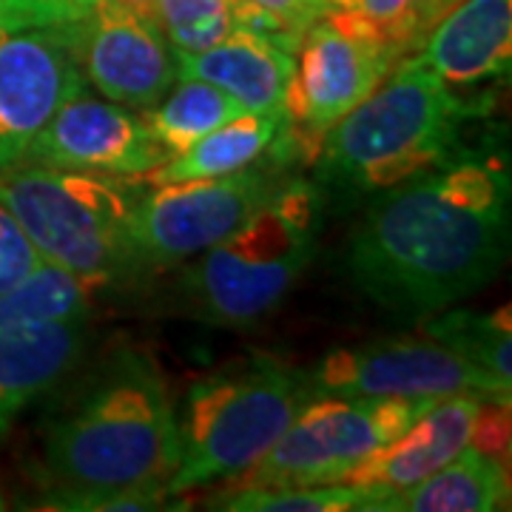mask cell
I'll use <instances>...</instances> for the list:
<instances>
[{
    "mask_svg": "<svg viewBox=\"0 0 512 512\" xmlns=\"http://www.w3.org/2000/svg\"><path fill=\"white\" fill-rule=\"evenodd\" d=\"M26 160L49 168L140 177L168 160L143 117L111 100L72 97L29 146Z\"/></svg>",
    "mask_w": 512,
    "mask_h": 512,
    "instance_id": "cell-13",
    "label": "cell"
},
{
    "mask_svg": "<svg viewBox=\"0 0 512 512\" xmlns=\"http://www.w3.org/2000/svg\"><path fill=\"white\" fill-rule=\"evenodd\" d=\"M40 262L32 242L12 220V214L0 205V293L15 288L23 276Z\"/></svg>",
    "mask_w": 512,
    "mask_h": 512,
    "instance_id": "cell-29",
    "label": "cell"
},
{
    "mask_svg": "<svg viewBox=\"0 0 512 512\" xmlns=\"http://www.w3.org/2000/svg\"><path fill=\"white\" fill-rule=\"evenodd\" d=\"M157 26L174 52H202L256 20L245 0H157Z\"/></svg>",
    "mask_w": 512,
    "mask_h": 512,
    "instance_id": "cell-24",
    "label": "cell"
},
{
    "mask_svg": "<svg viewBox=\"0 0 512 512\" xmlns=\"http://www.w3.org/2000/svg\"><path fill=\"white\" fill-rule=\"evenodd\" d=\"M94 6V0H0V15L12 23V29L32 26H57L80 20Z\"/></svg>",
    "mask_w": 512,
    "mask_h": 512,
    "instance_id": "cell-28",
    "label": "cell"
},
{
    "mask_svg": "<svg viewBox=\"0 0 512 512\" xmlns=\"http://www.w3.org/2000/svg\"><path fill=\"white\" fill-rule=\"evenodd\" d=\"M177 461L180 430L163 373L137 350L109 356L66 399L43 436L52 487L168 484Z\"/></svg>",
    "mask_w": 512,
    "mask_h": 512,
    "instance_id": "cell-2",
    "label": "cell"
},
{
    "mask_svg": "<svg viewBox=\"0 0 512 512\" xmlns=\"http://www.w3.org/2000/svg\"><path fill=\"white\" fill-rule=\"evenodd\" d=\"M276 188L271 174L251 168L214 180L154 185L128 222L137 265H177L200 256L237 231Z\"/></svg>",
    "mask_w": 512,
    "mask_h": 512,
    "instance_id": "cell-9",
    "label": "cell"
},
{
    "mask_svg": "<svg viewBox=\"0 0 512 512\" xmlns=\"http://www.w3.org/2000/svg\"><path fill=\"white\" fill-rule=\"evenodd\" d=\"M293 46L239 26L202 52H174L177 77H194L228 92L245 111L285 120L293 74Z\"/></svg>",
    "mask_w": 512,
    "mask_h": 512,
    "instance_id": "cell-15",
    "label": "cell"
},
{
    "mask_svg": "<svg viewBox=\"0 0 512 512\" xmlns=\"http://www.w3.org/2000/svg\"><path fill=\"white\" fill-rule=\"evenodd\" d=\"M453 3H458V0H453Z\"/></svg>",
    "mask_w": 512,
    "mask_h": 512,
    "instance_id": "cell-34",
    "label": "cell"
},
{
    "mask_svg": "<svg viewBox=\"0 0 512 512\" xmlns=\"http://www.w3.org/2000/svg\"><path fill=\"white\" fill-rule=\"evenodd\" d=\"M436 402L433 396H313L231 487L342 484L356 464L399 439Z\"/></svg>",
    "mask_w": 512,
    "mask_h": 512,
    "instance_id": "cell-7",
    "label": "cell"
},
{
    "mask_svg": "<svg viewBox=\"0 0 512 512\" xmlns=\"http://www.w3.org/2000/svg\"><path fill=\"white\" fill-rule=\"evenodd\" d=\"M350 234L345 274L384 311L433 316L490 285L510 256V163L456 157L382 191Z\"/></svg>",
    "mask_w": 512,
    "mask_h": 512,
    "instance_id": "cell-1",
    "label": "cell"
},
{
    "mask_svg": "<svg viewBox=\"0 0 512 512\" xmlns=\"http://www.w3.org/2000/svg\"><path fill=\"white\" fill-rule=\"evenodd\" d=\"M9 32H15V29H12V23H9V20L3 18V15H0V40H3V37L9 35Z\"/></svg>",
    "mask_w": 512,
    "mask_h": 512,
    "instance_id": "cell-32",
    "label": "cell"
},
{
    "mask_svg": "<svg viewBox=\"0 0 512 512\" xmlns=\"http://www.w3.org/2000/svg\"><path fill=\"white\" fill-rule=\"evenodd\" d=\"M165 498H171L165 484H137L120 490H72L52 487L43 495L46 510L72 512H120V510H160Z\"/></svg>",
    "mask_w": 512,
    "mask_h": 512,
    "instance_id": "cell-26",
    "label": "cell"
},
{
    "mask_svg": "<svg viewBox=\"0 0 512 512\" xmlns=\"http://www.w3.org/2000/svg\"><path fill=\"white\" fill-rule=\"evenodd\" d=\"M450 89H473L510 72L512 0H458L416 55Z\"/></svg>",
    "mask_w": 512,
    "mask_h": 512,
    "instance_id": "cell-16",
    "label": "cell"
},
{
    "mask_svg": "<svg viewBox=\"0 0 512 512\" xmlns=\"http://www.w3.org/2000/svg\"><path fill=\"white\" fill-rule=\"evenodd\" d=\"M390 490L356 484H316V487H234L211 501L214 510L231 512H384Z\"/></svg>",
    "mask_w": 512,
    "mask_h": 512,
    "instance_id": "cell-22",
    "label": "cell"
},
{
    "mask_svg": "<svg viewBox=\"0 0 512 512\" xmlns=\"http://www.w3.org/2000/svg\"><path fill=\"white\" fill-rule=\"evenodd\" d=\"M143 111V123L154 134V140L168 151V157H174L208 131L245 114V106L205 80L177 77L174 86Z\"/></svg>",
    "mask_w": 512,
    "mask_h": 512,
    "instance_id": "cell-20",
    "label": "cell"
},
{
    "mask_svg": "<svg viewBox=\"0 0 512 512\" xmlns=\"http://www.w3.org/2000/svg\"><path fill=\"white\" fill-rule=\"evenodd\" d=\"M399 63L376 29L348 9H328L302 32L293 52L279 157H316L322 137Z\"/></svg>",
    "mask_w": 512,
    "mask_h": 512,
    "instance_id": "cell-8",
    "label": "cell"
},
{
    "mask_svg": "<svg viewBox=\"0 0 512 512\" xmlns=\"http://www.w3.org/2000/svg\"><path fill=\"white\" fill-rule=\"evenodd\" d=\"M86 77L72 23L18 29L0 40V171L26 160L29 146Z\"/></svg>",
    "mask_w": 512,
    "mask_h": 512,
    "instance_id": "cell-11",
    "label": "cell"
},
{
    "mask_svg": "<svg viewBox=\"0 0 512 512\" xmlns=\"http://www.w3.org/2000/svg\"><path fill=\"white\" fill-rule=\"evenodd\" d=\"M83 345L86 319L0 328V439L37 396L77 365Z\"/></svg>",
    "mask_w": 512,
    "mask_h": 512,
    "instance_id": "cell-17",
    "label": "cell"
},
{
    "mask_svg": "<svg viewBox=\"0 0 512 512\" xmlns=\"http://www.w3.org/2000/svg\"><path fill=\"white\" fill-rule=\"evenodd\" d=\"M0 510H6V501H3V493H0Z\"/></svg>",
    "mask_w": 512,
    "mask_h": 512,
    "instance_id": "cell-33",
    "label": "cell"
},
{
    "mask_svg": "<svg viewBox=\"0 0 512 512\" xmlns=\"http://www.w3.org/2000/svg\"><path fill=\"white\" fill-rule=\"evenodd\" d=\"M421 333L453 348L464 359L490 373L495 382L512 387V322L510 305L493 313L439 311L427 316Z\"/></svg>",
    "mask_w": 512,
    "mask_h": 512,
    "instance_id": "cell-21",
    "label": "cell"
},
{
    "mask_svg": "<svg viewBox=\"0 0 512 512\" xmlns=\"http://www.w3.org/2000/svg\"><path fill=\"white\" fill-rule=\"evenodd\" d=\"M282 131H285V120L245 111L140 177L143 183L151 185L225 177L256 163V157H262L268 148L276 146Z\"/></svg>",
    "mask_w": 512,
    "mask_h": 512,
    "instance_id": "cell-19",
    "label": "cell"
},
{
    "mask_svg": "<svg viewBox=\"0 0 512 512\" xmlns=\"http://www.w3.org/2000/svg\"><path fill=\"white\" fill-rule=\"evenodd\" d=\"M473 114L456 89L407 55L328 128L316 151V177L336 191L382 194L456 160L461 128Z\"/></svg>",
    "mask_w": 512,
    "mask_h": 512,
    "instance_id": "cell-3",
    "label": "cell"
},
{
    "mask_svg": "<svg viewBox=\"0 0 512 512\" xmlns=\"http://www.w3.org/2000/svg\"><path fill=\"white\" fill-rule=\"evenodd\" d=\"M146 185L49 165L0 171V205L12 214L40 259L69 271L89 291L137 271L128 222Z\"/></svg>",
    "mask_w": 512,
    "mask_h": 512,
    "instance_id": "cell-6",
    "label": "cell"
},
{
    "mask_svg": "<svg viewBox=\"0 0 512 512\" xmlns=\"http://www.w3.org/2000/svg\"><path fill=\"white\" fill-rule=\"evenodd\" d=\"M308 376L313 396H453L510 404L512 387L436 339H387L328 353Z\"/></svg>",
    "mask_w": 512,
    "mask_h": 512,
    "instance_id": "cell-10",
    "label": "cell"
},
{
    "mask_svg": "<svg viewBox=\"0 0 512 512\" xmlns=\"http://www.w3.org/2000/svg\"><path fill=\"white\" fill-rule=\"evenodd\" d=\"M507 507V464L476 447H464L433 476L384 498V512H495Z\"/></svg>",
    "mask_w": 512,
    "mask_h": 512,
    "instance_id": "cell-18",
    "label": "cell"
},
{
    "mask_svg": "<svg viewBox=\"0 0 512 512\" xmlns=\"http://www.w3.org/2000/svg\"><path fill=\"white\" fill-rule=\"evenodd\" d=\"M313 399L308 376L265 353L228 362L191 384L177 419L180 461L168 495L234 481L265 456Z\"/></svg>",
    "mask_w": 512,
    "mask_h": 512,
    "instance_id": "cell-5",
    "label": "cell"
},
{
    "mask_svg": "<svg viewBox=\"0 0 512 512\" xmlns=\"http://www.w3.org/2000/svg\"><path fill=\"white\" fill-rule=\"evenodd\" d=\"M72 35L83 77L111 103L148 109L177 80L174 49L160 26L117 0H94L72 20Z\"/></svg>",
    "mask_w": 512,
    "mask_h": 512,
    "instance_id": "cell-12",
    "label": "cell"
},
{
    "mask_svg": "<svg viewBox=\"0 0 512 512\" xmlns=\"http://www.w3.org/2000/svg\"><path fill=\"white\" fill-rule=\"evenodd\" d=\"M470 447H476L481 453L507 464V453H510V404L484 402L476 419V427H473V436H470Z\"/></svg>",
    "mask_w": 512,
    "mask_h": 512,
    "instance_id": "cell-30",
    "label": "cell"
},
{
    "mask_svg": "<svg viewBox=\"0 0 512 512\" xmlns=\"http://www.w3.org/2000/svg\"><path fill=\"white\" fill-rule=\"evenodd\" d=\"M117 3L128 6V9H131V12H137L140 18L157 23V0H117Z\"/></svg>",
    "mask_w": 512,
    "mask_h": 512,
    "instance_id": "cell-31",
    "label": "cell"
},
{
    "mask_svg": "<svg viewBox=\"0 0 512 512\" xmlns=\"http://www.w3.org/2000/svg\"><path fill=\"white\" fill-rule=\"evenodd\" d=\"M322 231V191L293 180L248 220L194 256L180 293L191 313L220 328H245L274 311L308 271Z\"/></svg>",
    "mask_w": 512,
    "mask_h": 512,
    "instance_id": "cell-4",
    "label": "cell"
},
{
    "mask_svg": "<svg viewBox=\"0 0 512 512\" xmlns=\"http://www.w3.org/2000/svg\"><path fill=\"white\" fill-rule=\"evenodd\" d=\"M89 288L69 271L40 259L15 288L0 293V328L89 316Z\"/></svg>",
    "mask_w": 512,
    "mask_h": 512,
    "instance_id": "cell-23",
    "label": "cell"
},
{
    "mask_svg": "<svg viewBox=\"0 0 512 512\" xmlns=\"http://www.w3.org/2000/svg\"><path fill=\"white\" fill-rule=\"evenodd\" d=\"M256 20V32L276 37L296 49L302 32L330 9L328 0H245Z\"/></svg>",
    "mask_w": 512,
    "mask_h": 512,
    "instance_id": "cell-27",
    "label": "cell"
},
{
    "mask_svg": "<svg viewBox=\"0 0 512 512\" xmlns=\"http://www.w3.org/2000/svg\"><path fill=\"white\" fill-rule=\"evenodd\" d=\"M484 402L487 399L478 393L441 396L399 439L387 441L373 456L356 464L342 484L379 487L393 493L433 476L464 447H470V436Z\"/></svg>",
    "mask_w": 512,
    "mask_h": 512,
    "instance_id": "cell-14",
    "label": "cell"
},
{
    "mask_svg": "<svg viewBox=\"0 0 512 512\" xmlns=\"http://www.w3.org/2000/svg\"><path fill=\"white\" fill-rule=\"evenodd\" d=\"M330 9H348L370 23L376 35L393 49V55L404 60L413 49H419L427 32L439 18L456 6L453 0H328Z\"/></svg>",
    "mask_w": 512,
    "mask_h": 512,
    "instance_id": "cell-25",
    "label": "cell"
}]
</instances>
